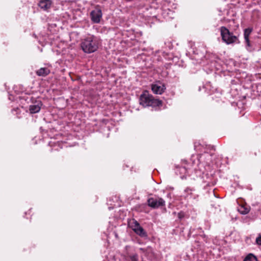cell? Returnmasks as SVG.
<instances>
[{
    "label": "cell",
    "mask_w": 261,
    "mask_h": 261,
    "mask_svg": "<svg viewBox=\"0 0 261 261\" xmlns=\"http://www.w3.org/2000/svg\"><path fill=\"white\" fill-rule=\"evenodd\" d=\"M139 103L144 107L158 108L163 106V101L149 94L148 90L143 91L139 97Z\"/></svg>",
    "instance_id": "1"
},
{
    "label": "cell",
    "mask_w": 261,
    "mask_h": 261,
    "mask_svg": "<svg viewBox=\"0 0 261 261\" xmlns=\"http://www.w3.org/2000/svg\"><path fill=\"white\" fill-rule=\"evenodd\" d=\"M80 46L85 53L89 54L95 52L99 48L97 42L91 37L84 39L81 43Z\"/></svg>",
    "instance_id": "2"
},
{
    "label": "cell",
    "mask_w": 261,
    "mask_h": 261,
    "mask_svg": "<svg viewBox=\"0 0 261 261\" xmlns=\"http://www.w3.org/2000/svg\"><path fill=\"white\" fill-rule=\"evenodd\" d=\"M221 38L226 44H232L236 42L237 37L230 32L227 28L225 27H222L220 29Z\"/></svg>",
    "instance_id": "3"
},
{
    "label": "cell",
    "mask_w": 261,
    "mask_h": 261,
    "mask_svg": "<svg viewBox=\"0 0 261 261\" xmlns=\"http://www.w3.org/2000/svg\"><path fill=\"white\" fill-rule=\"evenodd\" d=\"M129 225L130 227L132 229L134 232L141 237H146L147 236L146 232L141 226L139 223L136 220L132 219L129 221Z\"/></svg>",
    "instance_id": "4"
},
{
    "label": "cell",
    "mask_w": 261,
    "mask_h": 261,
    "mask_svg": "<svg viewBox=\"0 0 261 261\" xmlns=\"http://www.w3.org/2000/svg\"><path fill=\"white\" fill-rule=\"evenodd\" d=\"M166 87L164 83L161 82L157 81L151 85V90L152 92L157 95H161L166 90Z\"/></svg>",
    "instance_id": "5"
},
{
    "label": "cell",
    "mask_w": 261,
    "mask_h": 261,
    "mask_svg": "<svg viewBox=\"0 0 261 261\" xmlns=\"http://www.w3.org/2000/svg\"><path fill=\"white\" fill-rule=\"evenodd\" d=\"M90 17L91 20H92V22H94V23H100L103 17V13L101 10L100 8H95L91 11Z\"/></svg>",
    "instance_id": "6"
},
{
    "label": "cell",
    "mask_w": 261,
    "mask_h": 261,
    "mask_svg": "<svg viewBox=\"0 0 261 261\" xmlns=\"http://www.w3.org/2000/svg\"><path fill=\"white\" fill-rule=\"evenodd\" d=\"M148 204L149 207L152 208H158L164 205L165 202L163 199L159 197H151L148 200Z\"/></svg>",
    "instance_id": "7"
},
{
    "label": "cell",
    "mask_w": 261,
    "mask_h": 261,
    "mask_svg": "<svg viewBox=\"0 0 261 261\" xmlns=\"http://www.w3.org/2000/svg\"><path fill=\"white\" fill-rule=\"evenodd\" d=\"M52 3L51 1H41L39 2V6L42 9L48 10L50 8Z\"/></svg>",
    "instance_id": "8"
},
{
    "label": "cell",
    "mask_w": 261,
    "mask_h": 261,
    "mask_svg": "<svg viewBox=\"0 0 261 261\" xmlns=\"http://www.w3.org/2000/svg\"><path fill=\"white\" fill-rule=\"evenodd\" d=\"M50 73V71L47 68H40L37 71V75L41 77H46Z\"/></svg>",
    "instance_id": "9"
},
{
    "label": "cell",
    "mask_w": 261,
    "mask_h": 261,
    "mask_svg": "<svg viewBox=\"0 0 261 261\" xmlns=\"http://www.w3.org/2000/svg\"><path fill=\"white\" fill-rule=\"evenodd\" d=\"M40 109H41L40 106L38 105H33L30 107L29 110L31 113L34 114L39 112Z\"/></svg>",
    "instance_id": "10"
},
{
    "label": "cell",
    "mask_w": 261,
    "mask_h": 261,
    "mask_svg": "<svg viewBox=\"0 0 261 261\" xmlns=\"http://www.w3.org/2000/svg\"><path fill=\"white\" fill-rule=\"evenodd\" d=\"M243 261H258V260L255 255L250 253L246 256Z\"/></svg>",
    "instance_id": "11"
},
{
    "label": "cell",
    "mask_w": 261,
    "mask_h": 261,
    "mask_svg": "<svg viewBox=\"0 0 261 261\" xmlns=\"http://www.w3.org/2000/svg\"><path fill=\"white\" fill-rule=\"evenodd\" d=\"M256 242L259 245H260L261 244V235H259L258 238H256Z\"/></svg>",
    "instance_id": "12"
}]
</instances>
